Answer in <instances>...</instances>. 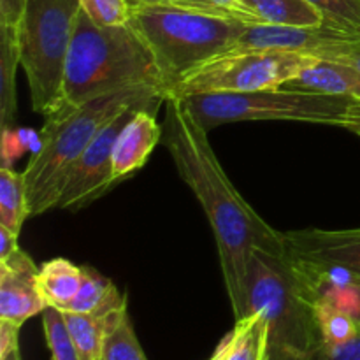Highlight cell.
I'll return each mask as SVG.
<instances>
[{
    "label": "cell",
    "instance_id": "obj_1",
    "mask_svg": "<svg viewBox=\"0 0 360 360\" xmlns=\"http://www.w3.org/2000/svg\"><path fill=\"white\" fill-rule=\"evenodd\" d=\"M162 129V144L210 220L232 311L236 320L243 319L253 252L285 253L283 232L274 231L234 188L211 148L210 132L193 118L181 97L165 98Z\"/></svg>",
    "mask_w": 360,
    "mask_h": 360
},
{
    "label": "cell",
    "instance_id": "obj_2",
    "mask_svg": "<svg viewBox=\"0 0 360 360\" xmlns=\"http://www.w3.org/2000/svg\"><path fill=\"white\" fill-rule=\"evenodd\" d=\"M165 98L162 88L136 86L48 116V123L39 132L37 148L23 171L30 217L56 210L74 165L109 120L132 105L157 112Z\"/></svg>",
    "mask_w": 360,
    "mask_h": 360
},
{
    "label": "cell",
    "instance_id": "obj_3",
    "mask_svg": "<svg viewBox=\"0 0 360 360\" xmlns=\"http://www.w3.org/2000/svg\"><path fill=\"white\" fill-rule=\"evenodd\" d=\"M253 311L266 320V360L326 359L327 345L316 315V297L287 252H253L246 287V315Z\"/></svg>",
    "mask_w": 360,
    "mask_h": 360
},
{
    "label": "cell",
    "instance_id": "obj_4",
    "mask_svg": "<svg viewBox=\"0 0 360 360\" xmlns=\"http://www.w3.org/2000/svg\"><path fill=\"white\" fill-rule=\"evenodd\" d=\"M136 86H158L165 91L146 42L130 23L101 27L81 9L67 56L65 108Z\"/></svg>",
    "mask_w": 360,
    "mask_h": 360
},
{
    "label": "cell",
    "instance_id": "obj_5",
    "mask_svg": "<svg viewBox=\"0 0 360 360\" xmlns=\"http://www.w3.org/2000/svg\"><path fill=\"white\" fill-rule=\"evenodd\" d=\"M129 23L150 48L167 95L197 69L231 53L246 27L238 18L165 6L130 9Z\"/></svg>",
    "mask_w": 360,
    "mask_h": 360
},
{
    "label": "cell",
    "instance_id": "obj_6",
    "mask_svg": "<svg viewBox=\"0 0 360 360\" xmlns=\"http://www.w3.org/2000/svg\"><path fill=\"white\" fill-rule=\"evenodd\" d=\"M79 0H27L18 30L21 69L35 112L51 116L65 108L63 81Z\"/></svg>",
    "mask_w": 360,
    "mask_h": 360
},
{
    "label": "cell",
    "instance_id": "obj_7",
    "mask_svg": "<svg viewBox=\"0 0 360 360\" xmlns=\"http://www.w3.org/2000/svg\"><path fill=\"white\" fill-rule=\"evenodd\" d=\"M193 118L210 132L225 123L301 122L343 127L354 98L316 91L269 88L257 91H210L181 97Z\"/></svg>",
    "mask_w": 360,
    "mask_h": 360
},
{
    "label": "cell",
    "instance_id": "obj_8",
    "mask_svg": "<svg viewBox=\"0 0 360 360\" xmlns=\"http://www.w3.org/2000/svg\"><path fill=\"white\" fill-rule=\"evenodd\" d=\"M315 56L290 51H231L197 69L167 97L210 91H257L280 88Z\"/></svg>",
    "mask_w": 360,
    "mask_h": 360
},
{
    "label": "cell",
    "instance_id": "obj_9",
    "mask_svg": "<svg viewBox=\"0 0 360 360\" xmlns=\"http://www.w3.org/2000/svg\"><path fill=\"white\" fill-rule=\"evenodd\" d=\"M139 109L146 108H132L123 109L122 112L109 120L101 132L95 136L90 146L84 150L79 160L74 165L69 179H67L63 192L60 195L56 210L79 211L83 207L90 206L97 199H101L112 185V151H115L116 139L123 127L127 125L132 115ZM151 111V109H150Z\"/></svg>",
    "mask_w": 360,
    "mask_h": 360
},
{
    "label": "cell",
    "instance_id": "obj_10",
    "mask_svg": "<svg viewBox=\"0 0 360 360\" xmlns=\"http://www.w3.org/2000/svg\"><path fill=\"white\" fill-rule=\"evenodd\" d=\"M283 239L292 259L323 269L336 267L360 278V227L290 231L283 232Z\"/></svg>",
    "mask_w": 360,
    "mask_h": 360
},
{
    "label": "cell",
    "instance_id": "obj_11",
    "mask_svg": "<svg viewBox=\"0 0 360 360\" xmlns=\"http://www.w3.org/2000/svg\"><path fill=\"white\" fill-rule=\"evenodd\" d=\"M48 308L39 287V267L28 253L18 250L0 260V320L23 326Z\"/></svg>",
    "mask_w": 360,
    "mask_h": 360
},
{
    "label": "cell",
    "instance_id": "obj_12",
    "mask_svg": "<svg viewBox=\"0 0 360 360\" xmlns=\"http://www.w3.org/2000/svg\"><path fill=\"white\" fill-rule=\"evenodd\" d=\"M345 32L326 27H287V25L246 23L232 51H290L315 56L322 46Z\"/></svg>",
    "mask_w": 360,
    "mask_h": 360
},
{
    "label": "cell",
    "instance_id": "obj_13",
    "mask_svg": "<svg viewBox=\"0 0 360 360\" xmlns=\"http://www.w3.org/2000/svg\"><path fill=\"white\" fill-rule=\"evenodd\" d=\"M157 112L150 109H139L127 122L116 139L112 151V178L115 183L129 178L144 167L151 151L162 143L164 129L157 123Z\"/></svg>",
    "mask_w": 360,
    "mask_h": 360
},
{
    "label": "cell",
    "instance_id": "obj_14",
    "mask_svg": "<svg viewBox=\"0 0 360 360\" xmlns=\"http://www.w3.org/2000/svg\"><path fill=\"white\" fill-rule=\"evenodd\" d=\"M125 313L127 297L120 292H115V295L95 313H63L81 360H105V341L109 333Z\"/></svg>",
    "mask_w": 360,
    "mask_h": 360
},
{
    "label": "cell",
    "instance_id": "obj_15",
    "mask_svg": "<svg viewBox=\"0 0 360 360\" xmlns=\"http://www.w3.org/2000/svg\"><path fill=\"white\" fill-rule=\"evenodd\" d=\"M283 88L360 98V70L348 63L315 56Z\"/></svg>",
    "mask_w": 360,
    "mask_h": 360
},
{
    "label": "cell",
    "instance_id": "obj_16",
    "mask_svg": "<svg viewBox=\"0 0 360 360\" xmlns=\"http://www.w3.org/2000/svg\"><path fill=\"white\" fill-rule=\"evenodd\" d=\"M39 287L49 308L69 311L81 287V267L62 257L46 260L39 267Z\"/></svg>",
    "mask_w": 360,
    "mask_h": 360
},
{
    "label": "cell",
    "instance_id": "obj_17",
    "mask_svg": "<svg viewBox=\"0 0 360 360\" xmlns=\"http://www.w3.org/2000/svg\"><path fill=\"white\" fill-rule=\"evenodd\" d=\"M257 23L322 27L323 16L308 0H243Z\"/></svg>",
    "mask_w": 360,
    "mask_h": 360
},
{
    "label": "cell",
    "instance_id": "obj_18",
    "mask_svg": "<svg viewBox=\"0 0 360 360\" xmlns=\"http://www.w3.org/2000/svg\"><path fill=\"white\" fill-rule=\"evenodd\" d=\"M21 67L18 30L0 25V125L9 130L16 116V70Z\"/></svg>",
    "mask_w": 360,
    "mask_h": 360
},
{
    "label": "cell",
    "instance_id": "obj_19",
    "mask_svg": "<svg viewBox=\"0 0 360 360\" xmlns=\"http://www.w3.org/2000/svg\"><path fill=\"white\" fill-rule=\"evenodd\" d=\"M30 218L27 200V185L23 172L14 171L7 164L0 169V227L20 236L25 220Z\"/></svg>",
    "mask_w": 360,
    "mask_h": 360
},
{
    "label": "cell",
    "instance_id": "obj_20",
    "mask_svg": "<svg viewBox=\"0 0 360 360\" xmlns=\"http://www.w3.org/2000/svg\"><path fill=\"white\" fill-rule=\"evenodd\" d=\"M267 326L260 313H248L236 320L231 333V347L225 360H266Z\"/></svg>",
    "mask_w": 360,
    "mask_h": 360
},
{
    "label": "cell",
    "instance_id": "obj_21",
    "mask_svg": "<svg viewBox=\"0 0 360 360\" xmlns=\"http://www.w3.org/2000/svg\"><path fill=\"white\" fill-rule=\"evenodd\" d=\"M118 292L111 280L102 276L94 267H81V287L76 299L65 313H95Z\"/></svg>",
    "mask_w": 360,
    "mask_h": 360
},
{
    "label": "cell",
    "instance_id": "obj_22",
    "mask_svg": "<svg viewBox=\"0 0 360 360\" xmlns=\"http://www.w3.org/2000/svg\"><path fill=\"white\" fill-rule=\"evenodd\" d=\"M316 315L327 347L347 343L360 330L357 320L326 299L316 297Z\"/></svg>",
    "mask_w": 360,
    "mask_h": 360
},
{
    "label": "cell",
    "instance_id": "obj_23",
    "mask_svg": "<svg viewBox=\"0 0 360 360\" xmlns=\"http://www.w3.org/2000/svg\"><path fill=\"white\" fill-rule=\"evenodd\" d=\"M42 327H44L51 360H81L76 343L67 329L65 316L60 309L48 306L42 311Z\"/></svg>",
    "mask_w": 360,
    "mask_h": 360
},
{
    "label": "cell",
    "instance_id": "obj_24",
    "mask_svg": "<svg viewBox=\"0 0 360 360\" xmlns=\"http://www.w3.org/2000/svg\"><path fill=\"white\" fill-rule=\"evenodd\" d=\"M322 13L323 25L345 34L360 35V0H308Z\"/></svg>",
    "mask_w": 360,
    "mask_h": 360
},
{
    "label": "cell",
    "instance_id": "obj_25",
    "mask_svg": "<svg viewBox=\"0 0 360 360\" xmlns=\"http://www.w3.org/2000/svg\"><path fill=\"white\" fill-rule=\"evenodd\" d=\"M105 360H148L130 322L129 311L109 333L105 341Z\"/></svg>",
    "mask_w": 360,
    "mask_h": 360
},
{
    "label": "cell",
    "instance_id": "obj_26",
    "mask_svg": "<svg viewBox=\"0 0 360 360\" xmlns=\"http://www.w3.org/2000/svg\"><path fill=\"white\" fill-rule=\"evenodd\" d=\"M81 9L101 27H118L130 20V7L125 0H79Z\"/></svg>",
    "mask_w": 360,
    "mask_h": 360
},
{
    "label": "cell",
    "instance_id": "obj_27",
    "mask_svg": "<svg viewBox=\"0 0 360 360\" xmlns=\"http://www.w3.org/2000/svg\"><path fill=\"white\" fill-rule=\"evenodd\" d=\"M316 58L336 60L360 70V35L340 34L315 53Z\"/></svg>",
    "mask_w": 360,
    "mask_h": 360
},
{
    "label": "cell",
    "instance_id": "obj_28",
    "mask_svg": "<svg viewBox=\"0 0 360 360\" xmlns=\"http://www.w3.org/2000/svg\"><path fill=\"white\" fill-rule=\"evenodd\" d=\"M125 2L129 4L130 9H136V7H144V6L185 7V9H197V11H204V13H213V14H220V16L236 18L232 16L231 13L221 9V7L214 6L211 0H125Z\"/></svg>",
    "mask_w": 360,
    "mask_h": 360
},
{
    "label": "cell",
    "instance_id": "obj_29",
    "mask_svg": "<svg viewBox=\"0 0 360 360\" xmlns=\"http://www.w3.org/2000/svg\"><path fill=\"white\" fill-rule=\"evenodd\" d=\"M20 326L9 320H0V360L20 350Z\"/></svg>",
    "mask_w": 360,
    "mask_h": 360
},
{
    "label": "cell",
    "instance_id": "obj_30",
    "mask_svg": "<svg viewBox=\"0 0 360 360\" xmlns=\"http://www.w3.org/2000/svg\"><path fill=\"white\" fill-rule=\"evenodd\" d=\"M323 360H360V330L347 343L327 347Z\"/></svg>",
    "mask_w": 360,
    "mask_h": 360
},
{
    "label": "cell",
    "instance_id": "obj_31",
    "mask_svg": "<svg viewBox=\"0 0 360 360\" xmlns=\"http://www.w3.org/2000/svg\"><path fill=\"white\" fill-rule=\"evenodd\" d=\"M27 0H0V25L9 28L20 27Z\"/></svg>",
    "mask_w": 360,
    "mask_h": 360
},
{
    "label": "cell",
    "instance_id": "obj_32",
    "mask_svg": "<svg viewBox=\"0 0 360 360\" xmlns=\"http://www.w3.org/2000/svg\"><path fill=\"white\" fill-rule=\"evenodd\" d=\"M211 2H213L214 6L221 7L224 11H227V13H231L232 16H236V18H239V20L246 21V23H257L255 18H253L252 14L246 11L243 0H211Z\"/></svg>",
    "mask_w": 360,
    "mask_h": 360
},
{
    "label": "cell",
    "instance_id": "obj_33",
    "mask_svg": "<svg viewBox=\"0 0 360 360\" xmlns=\"http://www.w3.org/2000/svg\"><path fill=\"white\" fill-rule=\"evenodd\" d=\"M18 250H20V246H18V236L14 232H11L9 229L0 227V260L7 259V257L13 255Z\"/></svg>",
    "mask_w": 360,
    "mask_h": 360
},
{
    "label": "cell",
    "instance_id": "obj_34",
    "mask_svg": "<svg viewBox=\"0 0 360 360\" xmlns=\"http://www.w3.org/2000/svg\"><path fill=\"white\" fill-rule=\"evenodd\" d=\"M343 129L350 130L352 134L360 137V98H354L348 105L347 116H345Z\"/></svg>",
    "mask_w": 360,
    "mask_h": 360
},
{
    "label": "cell",
    "instance_id": "obj_35",
    "mask_svg": "<svg viewBox=\"0 0 360 360\" xmlns=\"http://www.w3.org/2000/svg\"><path fill=\"white\" fill-rule=\"evenodd\" d=\"M229 347H231V333L221 340V343L218 345V348L214 350V354L211 355L210 360H225V357H227L229 354Z\"/></svg>",
    "mask_w": 360,
    "mask_h": 360
},
{
    "label": "cell",
    "instance_id": "obj_36",
    "mask_svg": "<svg viewBox=\"0 0 360 360\" xmlns=\"http://www.w3.org/2000/svg\"><path fill=\"white\" fill-rule=\"evenodd\" d=\"M4 360H23V359H21V354H20V350H16V352H13V354H11L9 357H7V359H4Z\"/></svg>",
    "mask_w": 360,
    "mask_h": 360
}]
</instances>
